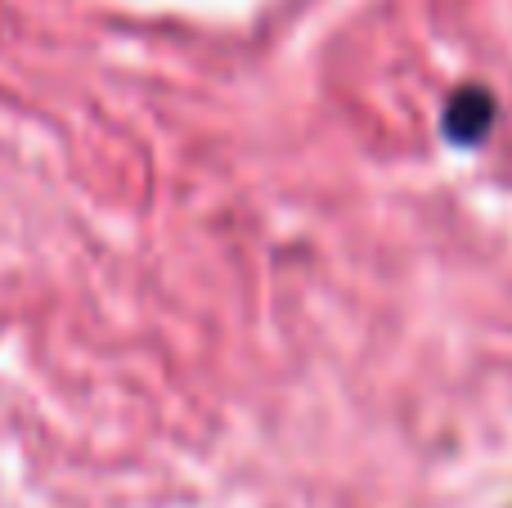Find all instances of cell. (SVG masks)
<instances>
[{
    "instance_id": "1",
    "label": "cell",
    "mask_w": 512,
    "mask_h": 508,
    "mask_svg": "<svg viewBox=\"0 0 512 508\" xmlns=\"http://www.w3.org/2000/svg\"><path fill=\"white\" fill-rule=\"evenodd\" d=\"M490 117H495V104H490L486 90H459L450 99V113H445V131L459 144H477L486 135Z\"/></svg>"
}]
</instances>
